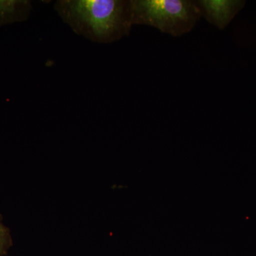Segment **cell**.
Masks as SVG:
<instances>
[{
	"label": "cell",
	"instance_id": "1",
	"mask_svg": "<svg viewBox=\"0 0 256 256\" xmlns=\"http://www.w3.org/2000/svg\"><path fill=\"white\" fill-rule=\"evenodd\" d=\"M54 9L76 34L96 43L118 41L132 28L129 0H58Z\"/></svg>",
	"mask_w": 256,
	"mask_h": 256
},
{
	"label": "cell",
	"instance_id": "2",
	"mask_svg": "<svg viewBox=\"0 0 256 256\" xmlns=\"http://www.w3.org/2000/svg\"><path fill=\"white\" fill-rule=\"evenodd\" d=\"M133 25H146L180 36L192 31L202 18L193 0H129Z\"/></svg>",
	"mask_w": 256,
	"mask_h": 256
},
{
	"label": "cell",
	"instance_id": "3",
	"mask_svg": "<svg viewBox=\"0 0 256 256\" xmlns=\"http://www.w3.org/2000/svg\"><path fill=\"white\" fill-rule=\"evenodd\" d=\"M202 16L208 22L223 30L242 10L245 1L242 0H197Z\"/></svg>",
	"mask_w": 256,
	"mask_h": 256
},
{
	"label": "cell",
	"instance_id": "4",
	"mask_svg": "<svg viewBox=\"0 0 256 256\" xmlns=\"http://www.w3.org/2000/svg\"><path fill=\"white\" fill-rule=\"evenodd\" d=\"M32 10L28 0H0V28L26 21Z\"/></svg>",
	"mask_w": 256,
	"mask_h": 256
},
{
	"label": "cell",
	"instance_id": "5",
	"mask_svg": "<svg viewBox=\"0 0 256 256\" xmlns=\"http://www.w3.org/2000/svg\"><path fill=\"white\" fill-rule=\"evenodd\" d=\"M13 242L11 232L2 222L0 216V256H6L12 246Z\"/></svg>",
	"mask_w": 256,
	"mask_h": 256
}]
</instances>
